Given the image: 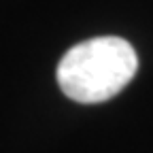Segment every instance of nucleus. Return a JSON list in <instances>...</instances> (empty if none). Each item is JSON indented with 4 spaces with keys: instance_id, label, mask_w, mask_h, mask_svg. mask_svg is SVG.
<instances>
[{
    "instance_id": "nucleus-1",
    "label": "nucleus",
    "mask_w": 153,
    "mask_h": 153,
    "mask_svg": "<svg viewBox=\"0 0 153 153\" xmlns=\"http://www.w3.org/2000/svg\"><path fill=\"white\" fill-rule=\"evenodd\" d=\"M134 47L119 36H96L70 47L57 64V85L70 100L98 104L117 96L136 74Z\"/></svg>"
}]
</instances>
